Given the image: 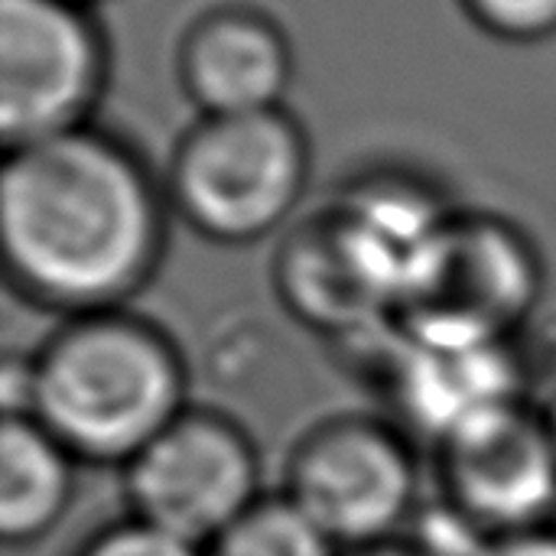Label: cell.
I'll use <instances>...</instances> for the list:
<instances>
[{
  "label": "cell",
  "instance_id": "cell-1",
  "mask_svg": "<svg viewBox=\"0 0 556 556\" xmlns=\"http://www.w3.org/2000/svg\"><path fill=\"white\" fill-rule=\"evenodd\" d=\"M166 241L163 199L121 140L78 127L7 150L0 254L7 283L65 319L147 287Z\"/></svg>",
  "mask_w": 556,
  "mask_h": 556
},
{
  "label": "cell",
  "instance_id": "cell-2",
  "mask_svg": "<svg viewBox=\"0 0 556 556\" xmlns=\"http://www.w3.org/2000/svg\"><path fill=\"white\" fill-rule=\"evenodd\" d=\"M186 407L179 345L127 306L68 316L29 355L26 417L78 463L127 466Z\"/></svg>",
  "mask_w": 556,
  "mask_h": 556
},
{
  "label": "cell",
  "instance_id": "cell-3",
  "mask_svg": "<svg viewBox=\"0 0 556 556\" xmlns=\"http://www.w3.org/2000/svg\"><path fill=\"white\" fill-rule=\"evenodd\" d=\"M541 257L498 215H450L410 264L394 323L430 345H508L538 313Z\"/></svg>",
  "mask_w": 556,
  "mask_h": 556
},
{
  "label": "cell",
  "instance_id": "cell-4",
  "mask_svg": "<svg viewBox=\"0 0 556 556\" xmlns=\"http://www.w3.org/2000/svg\"><path fill=\"white\" fill-rule=\"evenodd\" d=\"M309 143L283 108L199 117L169 163V202L202 238L251 244L300 205Z\"/></svg>",
  "mask_w": 556,
  "mask_h": 556
},
{
  "label": "cell",
  "instance_id": "cell-5",
  "mask_svg": "<svg viewBox=\"0 0 556 556\" xmlns=\"http://www.w3.org/2000/svg\"><path fill=\"white\" fill-rule=\"evenodd\" d=\"M280 495L339 551L404 538L424 505L410 437L365 414L306 430L287 456Z\"/></svg>",
  "mask_w": 556,
  "mask_h": 556
},
{
  "label": "cell",
  "instance_id": "cell-6",
  "mask_svg": "<svg viewBox=\"0 0 556 556\" xmlns=\"http://www.w3.org/2000/svg\"><path fill=\"white\" fill-rule=\"evenodd\" d=\"M130 518L199 551L238 525L261 495V456L241 424L186 407L124 466Z\"/></svg>",
  "mask_w": 556,
  "mask_h": 556
},
{
  "label": "cell",
  "instance_id": "cell-7",
  "mask_svg": "<svg viewBox=\"0 0 556 556\" xmlns=\"http://www.w3.org/2000/svg\"><path fill=\"white\" fill-rule=\"evenodd\" d=\"M108 49L81 0H0V134L26 147L88 127Z\"/></svg>",
  "mask_w": 556,
  "mask_h": 556
},
{
  "label": "cell",
  "instance_id": "cell-8",
  "mask_svg": "<svg viewBox=\"0 0 556 556\" xmlns=\"http://www.w3.org/2000/svg\"><path fill=\"white\" fill-rule=\"evenodd\" d=\"M437 453L440 495L489 538L554 525L556 446L544 407L521 401L485 414Z\"/></svg>",
  "mask_w": 556,
  "mask_h": 556
},
{
  "label": "cell",
  "instance_id": "cell-9",
  "mask_svg": "<svg viewBox=\"0 0 556 556\" xmlns=\"http://www.w3.org/2000/svg\"><path fill=\"white\" fill-rule=\"evenodd\" d=\"M274 283L303 326L345 342L394 319L404 264L336 202L280 248Z\"/></svg>",
  "mask_w": 556,
  "mask_h": 556
},
{
  "label": "cell",
  "instance_id": "cell-10",
  "mask_svg": "<svg viewBox=\"0 0 556 556\" xmlns=\"http://www.w3.org/2000/svg\"><path fill=\"white\" fill-rule=\"evenodd\" d=\"M378 381L391 397L397 427L433 446L485 414L531 401L515 342L430 345L407 339L401 326Z\"/></svg>",
  "mask_w": 556,
  "mask_h": 556
},
{
  "label": "cell",
  "instance_id": "cell-11",
  "mask_svg": "<svg viewBox=\"0 0 556 556\" xmlns=\"http://www.w3.org/2000/svg\"><path fill=\"white\" fill-rule=\"evenodd\" d=\"M290 75V39L254 7H212L179 42V81L202 117L283 108Z\"/></svg>",
  "mask_w": 556,
  "mask_h": 556
},
{
  "label": "cell",
  "instance_id": "cell-12",
  "mask_svg": "<svg viewBox=\"0 0 556 556\" xmlns=\"http://www.w3.org/2000/svg\"><path fill=\"white\" fill-rule=\"evenodd\" d=\"M75 456L33 417L0 424V538L26 547L46 538L72 505Z\"/></svg>",
  "mask_w": 556,
  "mask_h": 556
},
{
  "label": "cell",
  "instance_id": "cell-13",
  "mask_svg": "<svg viewBox=\"0 0 556 556\" xmlns=\"http://www.w3.org/2000/svg\"><path fill=\"white\" fill-rule=\"evenodd\" d=\"M342 551L283 495H264L205 556H339Z\"/></svg>",
  "mask_w": 556,
  "mask_h": 556
},
{
  "label": "cell",
  "instance_id": "cell-14",
  "mask_svg": "<svg viewBox=\"0 0 556 556\" xmlns=\"http://www.w3.org/2000/svg\"><path fill=\"white\" fill-rule=\"evenodd\" d=\"M463 7L495 39L541 42L556 36V0H463Z\"/></svg>",
  "mask_w": 556,
  "mask_h": 556
},
{
  "label": "cell",
  "instance_id": "cell-15",
  "mask_svg": "<svg viewBox=\"0 0 556 556\" xmlns=\"http://www.w3.org/2000/svg\"><path fill=\"white\" fill-rule=\"evenodd\" d=\"M78 556H205V551L127 518L121 525L98 531Z\"/></svg>",
  "mask_w": 556,
  "mask_h": 556
},
{
  "label": "cell",
  "instance_id": "cell-16",
  "mask_svg": "<svg viewBox=\"0 0 556 556\" xmlns=\"http://www.w3.org/2000/svg\"><path fill=\"white\" fill-rule=\"evenodd\" d=\"M482 556H556V528H538L525 534L495 538Z\"/></svg>",
  "mask_w": 556,
  "mask_h": 556
},
{
  "label": "cell",
  "instance_id": "cell-17",
  "mask_svg": "<svg viewBox=\"0 0 556 556\" xmlns=\"http://www.w3.org/2000/svg\"><path fill=\"white\" fill-rule=\"evenodd\" d=\"M339 556H427L417 544H410L407 538H394V541H381L371 547H358V551H342Z\"/></svg>",
  "mask_w": 556,
  "mask_h": 556
},
{
  "label": "cell",
  "instance_id": "cell-18",
  "mask_svg": "<svg viewBox=\"0 0 556 556\" xmlns=\"http://www.w3.org/2000/svg\"><path fill=\"white\" fill-rule=\"evenodd\" d=\"M544 407V417H547V427H551V437H554V446H556V397L554 401H547V404H541Z\"/></svg>",
  "mask_w": 556,
  "mask_h": 556
},
{
  "label": "cell",
  "instance_id": "cell-19",
  "mask_svg": "<svg viewBox=\"0 0 556 556\" xmlns=\"http://www.w3.org/2000/svg\"><path fill=\"white\" fill-rule=\"evenodd\" d=\"M81 3H88V0H81Z\"/></svg>",
  "mask_w": 556,
  "mask_h": 556
}]
</instances>
